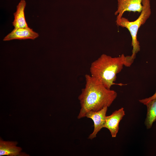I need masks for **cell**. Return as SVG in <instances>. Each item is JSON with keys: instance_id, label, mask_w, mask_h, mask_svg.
Returning <instances> with one entry per match:
<instances>
[{"instance_id": "1", "label": "cell", "mask_w": 156, "mask_h": 156, "mask_svg": "<svg viewBox=\"0 0 156 156\" xmlns=\"http://www.w3.org/2000/svg\"><path fill=\"white\" fill-rule=\"evenodd\" d=\"M85 78V87L78 98L81 109L78 119L85 117L90 111H97L109 107L117 96L116 91L107 88L90 75H86Z\"/></svg>"}, {"instance_id": "2", "label": "cell", "mask_w": 156, "mask_h": 156, "mask_svg": "<svg viewBox=\"0 0 156 156\" xmlns=\"http://www.w3.org/2000/svg\"><path fill=\"white\" fill-rule=\"evenodd\" d=\"M133 61L130 55L122 54L118 57H112L103 54L92 63L90 69V75L109 89L114 85H125L114 83L116 75L121 72L124 66L130 67Z\"/></svg>"}, {"instance_id": "3", "label": "cell", "mask_w": 156, "mask_h": 156, "mask_svg": "<svg viewBox=\"0 0 156 156\" xmlns=\"http://www.w3.org/2000/svg\"><path fill=\"white\" fill-rule=\"evenodd\" d=\"M143 8L138 18L133 21H130L122 17L116 21L118 26L127 28L129 32L131 39V46L133 47L132 53L131 56L134 60L136 54L140 51V46L137 39V34L141 26L144 25L149 18L151 14L150 0H143Z\"/></svg>"}, {"instance_id": "4", "label": "cell", "mask_w": 156, "mask_h": 156, "mask_svg": "<svg viewBox=\"0 0 156 156\" xmlns=\"http://www.w3.org/2000/svg\"><path fill=\"white\" fill-rule=\"evenodd\" d=\"M108 107H105L97 111H90L86 114L85 117L91 119L94 123L93 131L89 135V139L92 140L95 138L98 133L103 128H104Z\"/></svg>"}, {"instance_id": "5", "label": "cell", "mask_w": 156, "mask_h": 156, "mask_svg": "<svg viewBox=\"0 0 156 156\" xmlns=\"http://www.w3.org/2000/svg\"><path fill=\"white\" fill-rule=\"evenodd\" d=\"M143 0H117V9L115 12L117 15L116 21L119 20L126 12L140 13L143 8Z\"/></svg>"}, {"instance_id": "6", "label": "cell", "mask_w": 156, "mask_h": 156, "mask_svg": "<svg viewBox=\"0 0 156 156\" xmlns=\"http://www.w3.org/2000/svg\"><path fill=\"white\" fill-rule=\"evenodd\" d=\"M125 115L124 108L122 107L106 116L104 128L109 130L112 138L116 137L119 129V123Z\"/></svg>"}, {"instance_id": "7", "label": "cell", "mask_w": 156, "mask_h": 156, "mask_svg": "<svg viewBox=\"0 0 156 156\" xmlns=\"http://www.w3.org/2000/svg\"><path fill=\"white\" fill-rule=\"evenodd\" d=\"M39 36L38 33L34 31L32 29L28 27L25 28H14L10 33L4 38L3 40L9 41L14 39L34 40Z\"/></svg>"}, {"instance_id": "8", "label": "cell", "mask_w": 156, "mask_h": 156, "mask_svg": "<svg viewBox=\"0 0 156 156\" xmlns=\"http://www.w3.org/2000/svg\"><path fill=\"white\" fill-rule=\"evenodd\" d=\"M17 144L16 142L4 141L1 139L0 156H27L26 154L21 153L22 148L17 146Z\"/></svg>"}, {"instance_id": "9", "label": "cell", "mask_w": 156, "mask_h": 156, "mask_svg": "<svg viewBox=\"0 0 156 156\" xmlns=\"http://www.w3.org/2000/svg\"><path fill=\"white\" fill-rule=\"evenodd\" d=\"M26 4L25 0H21L17 6L16 11L14 14V19L12 22V25L14 28L28 27L25 15Z\"/></svg>"}, {"instance_id": "10", "label": "cell", "mask_w": 156, "mask_h": 156, "mask_svg": "<svg viewBox=\"0 0 156 156\" xmlns=\"http://www.w3.org/2000/svg\"><path fill=\"white\" fill-rule=\"evenodd\" d=\"M147 113L144 122L147 129H150L156 120V98L146 103Z\"/></svg>"}, {"instance_id": "11", "label": "cell", "mask_w": 156, "mask_h": 156, "mask_svg": "<svg viewBox=\"0 0 156 156\" xmlns=\"http://www.w3.org/2000/svg\"><path fill=\"white\" fill-rule=\"evenodd\" d=\"M156 98V91L155 93L152 96L148 98H145L142 99H140L139 100V101L144 105L147 103L148 102Z\"/></svg>"}]
</instances>
